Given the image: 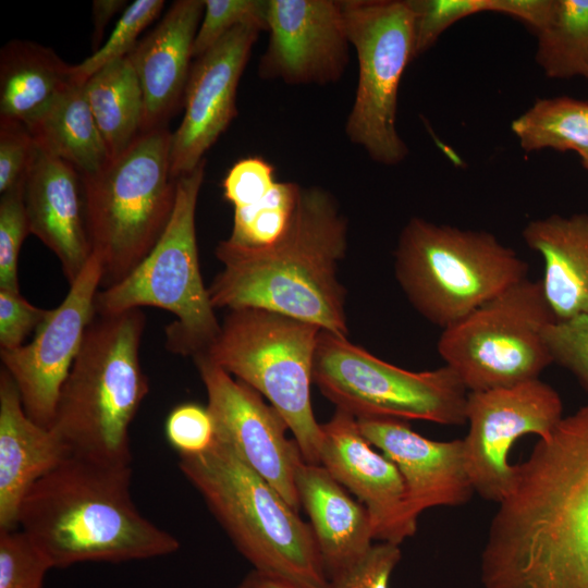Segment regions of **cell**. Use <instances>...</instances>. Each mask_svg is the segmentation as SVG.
<instances>
[{
    "label": "cell",
    "mask_w": 588,
    "mask_h": 588,
    "mask_svg": "<svg viewBox=\"0 0 588 588\" xmlns=\"http://www.w3.org/2000/svg\"><path fill=\"white\" fill-rule=\"evenodd\" d=\"M480 579L485 588H588V403L515 465Z\"/></svg>",
    "instance_id": "6da1fadb"
},
{
    "label": "cell",
    "mask_w": 588,
    "mask_h": 588,
    "mask_svg": "<svg viewBox=\"0 0 588 588\" xmlns=\"http://www.w3.org/2000/svg\"><path fill=\"white\" fill-rule=\"evenodd\" d=\"M348 223L321 187H302L283 234L273 243L244 246L220 241L223 269L208 286L213 308H261L347 335L345 287L338 267L347 249Z\"/></svg>",
    "instance_id": "7a4b0ae2"
},
{
    "label": "cell",
    "mask_w": 588,
    "mask_h": 588,
    "mask_svg": "<svg viewBox=\"0 0 588 588\" xmlns=\"http://www.w3.org/2000/svg\"><path fill=\"white\" fill-rule=\"evenodd\" d=\"M131 465L70 455L28 491L19 528L52 568L123 563L170 555L176 537L137 509Z\"/></svg>",
    "instance_id": "3957f363"
},
{
    "label": "cell",
    "mask_w": 588,
    "mask_h": 588,
    "mask_svg": "<svg viewBox=\"0 0 588 588\" xmlns=\"http://www.w3.org/2000/svg\"><path fill=\"white\" fill-rule=\"evenodd\" d=\"M140 308L96 314L61 388L50 429L72 455L131 465L130 427L149 392L139 362Z\"/></svg>",
    "instance_id": "277c9868"
},
{
    "label": "cell",
    "mask_w": 588,
    "mask_h": 588,
    "mask_svg": "<svg viewBox=\"0 0 588 588\" xmlns=\"http://www.w3.org/2000/svg\"><path fill=\"white\" fill-rule=\"evenodd\" d=\"M179 467L253 569L329 585L310 525L230 446L215 438Z\"/></svg>",
    "instance_id": "5b68a950"
},
{
    "label": "cell",
    "mask_w": 588,
    "mask_h": 588,
    "mask_svg": "<svg viewBox=\"0 0 588 588\" xmlns=\"http://www.w3.org/2000/svg\"><path fill=\"white\" fill-rule=\"evenodd\" d=\"M394 271L412 306L444 329L527 279L528 265L488 231L414 217L400 233Z\"/></svg>",
    "instance_id": "8992f818"
},
{
    "label": "cell",
    "mask_w": 588,
    "mask_h": 588,
    "mask_svg": "<svg viewBox=\"0 0 588 588\" xmlns=\"http://www.w3.org/2000/svg\"><path fill=\"white\" fill-rule=\"evenodd\" d=\"M172 133H142L99 172L82 176L91 252L109 287L132 272L163 233L174 208Z\"/></svg>",
    "instance_id": "52a82bcc"
},
{
    "label": "cell",
    "mask_w": 588,
    "mask_h": 588,
    "mask_svg": "<svg viewBox=\"0 0 588 588\" xmlns=\"http://www.w3.org/2000/svg\"><path fill=\"white\" fill-rule=\"evenodd\" d=\"M206 159L176 180L172 216L150 253L120 282L97 292L95 311L117 315L151 306L175 316L166 346L176 355L204 354L221 324L205 286L198 258L195 216Z\"/></svg>",
    "instance_id": "ba28073f"
},
{
    "label": "cell",
    "mask_w": 588,
    "mask_h": 588,
    "mask_svg": "<svg viewBox=\"0 0 588 588\" xmlns=\"http://www.w3.org/2000/svg\"><path fill=\"white\" fill-rule=\"evenodd\" d=\"M320 331L314 323L261 308L231 309L204 353L269 401L311 464H319L322 441L310 390Z\"/></svg>",
    "instance_id": "9c48e42d"
},
{
    "label": "cell",
    "mask_w": 588,
    "mask_h": 588,
    "mask_svg": "<svg viewBox=\"0 0 588 588\" xmlns=\"http://www.w3.org/2000/svg\"><path fill=\"white\" fill-rule=\"evenodd\" d=\"M313 376L321 393L356 419L466 424L468 391L445 365L433 370H406L373 356L346 336L321 329Z\"/></svg>",
    "instance_id": "30bf717a"
},
{
    "label": "cell",
    "mask_w": 588,
    "mask_h": 588,
    "mask_svg": "<svg viewBox=\"0 0 588 588\" xmlns=\"http://www.w3.org/2000/svg\"><path fill=\"white\" fill-rule=\"evenodd\" d=\"M552 321L539 281L527 278L442 329L437 347L468 392L510 387L553 363L543 338Z\"/></svg>",
    "instance_id": "8fae6325"
},
{
    "label": "cell",
    "mask_w": 588,
    "mask_h": 588,
    "mask_svg": "<svg viewBox=\"0 0 588 588\" xmlns=\"http://www.w3.org/2000/svg\"><path fill=\"white\" fill-rule=\"evenodd\" d=\"M358 61V82L345 123L348 139L380 164L408 155L396 128L402 75L414 60L413 14L407 0H341Z\"/></svg>",
    "instance_id": "7c38bea8"
},
{
    "label": "cell",
    "mask_w": 588,
    "mask_h": 588,
    "mask_svg": "<svg viewBox=\"0 0 588 588\" xmlns=\"http://www.w3.org/2000/svg\"><path fill=\"white\" fill-rule=\"evenodd\" d=\"M563 418L560 394L539 378L510 387L468 392L463 439L465 466L474 490L500 503L515 481L507 454L526 434L549 436Z\"/></svg>",
    "instance_id": "4fadbf2b"
},
{
    "label": "cell",
    "mask_w": 588,
    "mask_h": 588,
    "mask_svg": "<svg viewBox=\"0 0 588 588\" xmlns=\"http://www.w3.org/2000/svg\"><path fill=\"white\" fill-rule=\"evenodd\" d=\"M205 385L215 438L230 446L262 476L297 512L295 475L304 461L279 412L245 382L213 364L205 354L193 357Z\"/></svg>",
    "instance_id": "5bb4252c"
},
{
    "label": "cell",
    "mask_w": 588,
    "mask_h": 588,
    "mask_svg": "<svg viewBox=\"0 0 588 588\" xmlns=\"http://www.w3.org/2000/svg\"><path fill=\"white\" fill-rule=\"evenodd\" d=\"M102 277V266L91 254L33 341L15 350H0L2 368L14 381L26 414L42 427L52 425L61 388L96 315L95 298Z\"/></svg>",
    "instance_id": "9a60e30c"
},
{
    "label": "cell",
    "mask_w": 588,
    "mask_h": 588,
    "mask_svg": "<svg viewBox=\"0 0 588 588\" xmlns=\"http://www.w3.org/2000/svg\"><path fill=\"white\" fill-rule=\"evenodd\" d=\"M269 41L258 75L291 85H326L343 75L351 46L341 0H268Z\"/></svg>",
    "instance_id": "2e32d148"
},
{
    "label": "cell",
    "mask_w": 588,
    "mask_h": 588,
    "mask_svg": "<svg viewBox=\"0 0 588 588\" xmlns=\"http://www.w3.org/2000/svg\"><path fill=\"white\" fill-rule=\"evenodd\" d=\"M261 27L241 24L197 58L184 94V115L172 133L171 173L193 171L236 117V90Z\"/></svg>",
    "instance_id": "e0dca14e"
},
{
    "label": "cell",
    "mask_w": 588,
    "mask_h": 588,
    "mask_svg": "<svg viewBox=\"0 0 588 588\" xmlns=\"http://www.w3.org/2000/svg\"><path fill=\"white\" fill-rule=\"evenodd\" d=\"M319 464L368 511L375 539L402 543L417 530L406 510L403 478L383 453L373 450L357 419L336 408L321 424Z\"/></svg>",
    "instance_id": "ac0fdd59"
},
{
    "label": "cell",
    "mask_w": 588,
    "mask_h": 588,
    "mask_svg": "<svg viewBox=\"0 0 588 588\" xmlns=\"http://www.w3.org/2000/svg\"><path fill=\"white\" fill-rule=\"evenodd\" d=\"M363 436L397 467L405 486L406 510L418 516L434 506L467 503L475 492L465 466L463 439L434 441L402 419H357Z\"/></svg>",
    "instance_id": "d6986e66"
},
{
    "label": "cell",
    "mask_w": 588,
    "mask_h": 588,
    "mask_svg": "<svg viewBox=\"0 0 588 588\" xmlns=\"http://www.w3.org/2000/svg\"><path fill=\"white\" fill-rule=\"evenodd\" d=\"M24 204L29 233L58 257L73 283L93 254L81 174L37 147L24 184Z\"/></svg>",
    "instance_id": "ffe728a7"
},
{
    "label": "cell",
    "mask_w": 588,
    "mask_h": 588,
    "mask_svg": "<svg viewBox=\"0 0 588 588\" xmlns=\"http://www.w3.org/2000/svg\"><path fill=\"white\" fill-rule=\"evenodd\" d=\"M204 11L205 0L174 1L160 23L128 53L144 96L143 133L167 127L184 101Z\"/></svg>",
    "instance_id": "44dd1931"
},
{
    "label": "cell",
    "mask_w": 588,
    "mask_h": 588,
    "mask_svg": "<svg viewBox=\"0 0 588 588\" xmlns=\"http://www.w3.org/2000/svg\"><path fill=\"white\" fill-rule=\"evenodd\" d=\"M71 455L50 429L25 412L10 375L0 372V529L19 528V513L32 487Z\"/></svg>",
    "instance_id": "7402d4cb"
},
{
    "label": "cell",
    "mask_w": 588,
    "mask_h": 588,
    "mask_svg": "<svg viewBox=\"0 0 588 588\" xmlns=\"http://www.w3.org/2000/svg\"><path fill=\"white\" fill-rule=\"evenodd\" d=\"M295 486L327 577L358 561L375 539L366 507L320 464L303 461L296 470Z\"/></svg>",
    "instance_id": "603a6c76"
},
{
    "label": "cell",
    "mask_w": 588,
    "mask_h": 588,
    "mask_svg": "<svg viewBox=\"0 0 588 588\" xmlns=\"http://www.w3.org/2000/svg\"><path fill=\"white\" fill-rule=\"evenodd\" d=\"M522 236L542 257L539 283L554 320L588 316V215L531 220Z\"/></svg>",
    "instance_id": "cb8c5ba5"
},
{
    "label": "cell",
    "mask_w": 588,
    "mask_h": 588,
    "mask_svg": "<svg viewBox=\"0 0 588 588\" xmlns=\"http://www.w3.org/2000/svg\"><path fill=\"white\" fill-rule=\"evenodd\" d=\"M75 78L52 49L14 39L0 51V118L34 123Z\"/></svg>",
    "instance_id": "d4e9b609"
},
{
    "label": "cell",
    "mask_w": 588,
    "mask_h": 588,
    "mask_svg": "<svg viewBox=\"0 0 588 588\" xmlns=\"http://www.w3.org/2000/svg\"><path fill=\"white\" fill-rule=\"evenodd\" d=\"M27 127L40 150L71 164L81 176L101 171L110 161L85 83L72 84Z\"/></svg>",
    "instance_id": "484cf974"
},
{
    "label": "cell",
    "mask_w": 588,
    "mask_h": 588,
    "mask_svg": "<svg viewBox=\"0 0 588 588\" xmlns=\"http://www.w3.org/2000/svg\"><path fill=\"white\" fill-rule=\"evenodd\" d=\"M85 90L110 160L143 133L144 96L127 57L113 61L85 82Z\"/></svg>",
    "instance_id": "4316f807"
},
{
    "label": "cell",
    "mask_w": 588,
    "mask_h": 588,
    "mask_svg": "<svg viewBox=\"0 0 588 588\" xmlns=\"http://www.w3.org/2000/svg\"><path fill=\"white\" fill-rule=\"evenodd\" d=\"M525 151L551 148L588 151V102L555 97L538 99L511 125Z\"/></svg>",
    "instance_id": "83f0119b"
},
{
    "label": "cell",
    "mask_w": 588,
    "mask_h": 588,
    "mask_svg": "<svg viewBox=\"0 0 588 588\" xmlns=\"http://www.w3.org/2000/svg\"><path fill=\"white\" fill-rule=\"evenodd\" d=\"M536 34V61L548 77L588 78V0H555Z\"/></svg>",
    "instance_id": "f1b7e54d"
},
{
    "label": "cell",
    "mask_w": 588,
    "mask_h": 588,
    "mask_svg": "<svg viewBox=\"0 0 588 588\" xmlns=\"http://www.w3.org/2000/svg\"><path fill=\"white\" fill-rule=\"evenodd\" d=\"M299 189L296 183L277 182L260 203L234 209L229 240L252 247L266 246L277 241L289 225Z\"/></svg>",
    "instance_id": "f546056e"
},
{
    "label": "cell",
    "mask_w": 588,
    "mask_h": 588,
    "mask_svg": "<svg viewBox=\"0 0 588 588\" xmlns=\"http://www.w3.org/2000/svg\"><path fill=\"white\" fill-rule=\"evenodd\" d=\"M163 0H136L119 19L109 39L79 64L73 65L75 81L85 83L107 64L125 58L138 42V36L160 13Z\"/></svg>",
    "instance_id": "4dcf8cb0"
},
{
    "label": "cell",
    "mask_w": 588,
    "mask_h": 588,
    "mask_svg": "<svg viewBox=\"0 0 588 588\" xmlns=\"http://www.w3.org/2000/svg\"><path fill=\"white\" fill-rule=\"evenodd\" d=\"M268 0H205L193 58H198L226 33L241 24H254L267 32Z\"/></svg>",
    "instance_id": "1f68e13d"
},
{
    "label": "cell",
    "mask_w": 588,
    "mask_h": 588,
    "mask_svg": "<svg viewBox=\"0 0 588 588\" xmlns=\"http://www.w3.org/2000/svg\"><path fill=\"white\" fill-rule=\"evenodd\" d=\"M52 568L20 529H0V588H42Z\"/></svg>",
    "instance_id": "d6a6232c"
},
{
    "label": "cell",
    "mask_w": 588,
    "mask_h": 588,
    "mask_svg": "<svg viewBox=\"0 0 588 588\" xmlns=\"http://www.w3.org/2000/svg\"><path fill=\"white\" fill-rule=\"evenodd\" d=\"M413 14L414 60L457 21L489 12V0H407Z\"/></svg>",
    "instance_id": "836d02e7"
},
{
    "label": "cell",
    "mask_w": 588,
    "mask_h": 588,
    "mask_svg": "<svg viewBox=\"0 0 588 588\" xmlns=\"http://www.w3.org/2000/svg\"><path fill=\"white\" fill-rule=\"evenodd\" d=\"M27 234L29 228L22 186L0 198V290L20 292L17 260Z\"/></svg>",
    "instance_id": "e575fe53"
},
{
    "label": "cell",
    "mask_w": 588,
    "mask_h": 588,
    "mask_svg": "<svg viewBox=\"0 0 588 588\" xmlns=\"http://www.w3.org/2000/svg\"><path fill=\"white\" fill-rule=\"evenodd\" d=\"M543 338L553 363L571 371L588 393V316L554 320Z\"/></svg>",
    "instance_id": "d590c367"
},
{
    "label": "cell",
    "mask_w": 588,
    "mask_h": 588,
    "mask_svg": "<svg viewBox=\"0 0 588 588\" xmlns=\"http://www.w3.org/2000/svg\"><path fill=\"white\" fill-rule=\"evenodd\" d=\"M36 149V144L25 124L0 118L1 195L24 186Z\"/></svg>",
    "instance_id": "8d00e7d4"
},
{
    "label": "cell",
    "mask_w": 588,
    "mask_h": 588,
    "mask_svg": "<svg viewBox=\"0 0 588 588\" xmlns=\"http://www.w3.org/2000/svg\"><path fill=\"white\" fill-rule=\"evenodd\" d=\"M400 544L382 541L354 564L328 577L330 588H389L391 575L401 560Z\"/></svg>",
    "instance_id": "74e56055"
},
{
    "label": "cell",
    "mask_w": 588,
    "mask_h": 588,
    "mask_svg": "<svg viewBox=\"0 0 588 588\" xmlns=\"http://www.w3.org/2000/svg\"><path fill=\"white\" fill-rule=\"evenodd\" d=\"M164 432L179 456L199 454L215 441V426L207 406L195 403L174 407L167 417Z\"/></svg>",
    "instance_id": "f35d334b"
},
{
    "label": "cell",
    "mask_w": 588,
    "mask_h": 588,
    "mask_svg": "<svg viewBox=\"0 0 588 588\" xmlns=\"http://www.w3.org/2000/svg\"><path fill=\"white\" fill-rule=\"evenodd\" d=\"M275 184L274 168L260 157H248L232 166L222 186L224 198L240 209L260 203Z\"/></svg>",
    "instance_id": "ab89813d"
},
{
    "label": "cell",
    "mask_w": 588,
    "mask_h": 588,
    "mask_svg": "<svg viewBox=\"0 0 588 588\" xmlns=\"http://www.w3.org/2000/svg\"><path fill=\"white\" fill-rule=\"evenodd\" d=\"M49 310L32 305L20 292L0 290V350H15L45 321Z\"/></svg>",
    "instance_id": "60d3db41"
},
{
    "label": "cell",
    "mask_w": 588,
    "mask_h": 588,
    "mask_svg": "<svg viewBox=\"0 0 588 588\" xmlns=\"http://www.w3.org/2000/svg\"><path fill=\"white\" fill-rule=\"evenodd\" d=\"M555 0H489V12L514 16L535 33L549 21Z\"/></svg>",
    "instance_id": "b9f144b4"
},
{
    "label": "cell",
    "mask_w": 588,
    "mask_h": 588,
    "mask_svg": "<svg viewBox=\"0 0 588 588\" xmlns=\"http://www.w3.org/2000/svg\"><path fill=\"white\" fill-rule=\"evenodd\" d=\"M234 588H330L253 569Z\"/></svg>",
    "instance_id": "7bdbcfd3"
},
{
    "label": "cell",
    "mask_w": 588,
    "mask_h": 588,
    "mask_svg": "<svg viewBox=\"0 0 588 588\" xmlns=\"http://www.w3.org/2000/svg\"><path fill=\"white\" fill-rule=\"evenodd\" d=\"M123 0H95L93 1L94 42L101 40L108 22L124 5Z\"/></svg>",
    "instance_id": "ee69618b"
},
{
    "label": "cell",
    "mask_w": 588,
    "mask_h": 588,
    "mask_svg": "<svg viewBox=\"0 0 588 588\" xmlns=\"http://www.w3.org/2000/svg\"><path fill=\"white\" fill-rule=\"evenodd\" d=\"M579 157H580L581 164L584 166L585 169L588 170V151L580 154Z\"/></svg>",
    "instance_id": "f6af8a7d"
}]
</instances>
